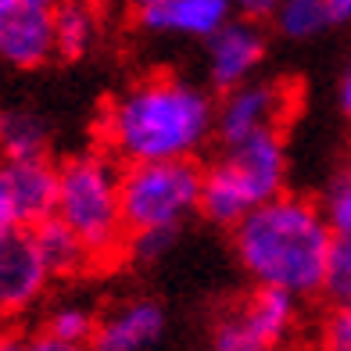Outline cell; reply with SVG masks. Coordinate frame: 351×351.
<instances>
[{
  "instance_id": "21",
  "label": "cell",
  "mask_w": 351,
  "mask_h": 351,
  "mask_svg": "<svg viewBox=\"0 0 351 351\" xmlns=\"http://www.w3.org/2000/svg\"><path fill=\"white\" fill-rule=\"evenodd\" d=\"M176 237L180 233H136V237H130L125 251H130L140 265H151V262H162L165 254L172 251Z\"/></svg>"
},
{
  "instance_id": "9",
  "label": "cell",
  "mask_w": 351,
  "mask_h": 351,
  "mask_svg": "<svg viewBox=\"0 0 351 351\" xmlns=\"http://www.w3.org/2000/svg\"><path fill=\"white\" fill-rule=\"evenodd\" d=\"M265 47L269 40L262 33V25L237 14L230 25H222L204 43V79H208V86L219 93H230L237 86L251 83V79H258Z\"/></svg>"
},
{
  "instance_id": "7",
  "label": "cell",
  "mask_w": 351,
  "mask_h": 351,
  "mask_svg": "<svg viewBox=\"0 0 351 351\" xmlns=\"http://www.w3.org/2000/svg\"><path fill=\"white\" fill-rule=\"evenodd\" d=\"M51 269L43 265L33 233L22 230L0 201V323L25 315L51 287Z\"/></svg>"
},
{
  "instance_id": "1",
  "label": "cell",
  "mask_w": 351,
  "mask_h": 351,
  "mask_svg": "<svg viewBox=\"0 0 351 351\" xmlns=\"http://www.w3.org/2000/svg\"><path fill=\"white\" fill-rule=\"evenodd\" d=\"M219 101L208 86L176 72H154L108 101L101 136L122 165L194 162L215 140Z\"/></svg>"
},
{
  "instance_id": "23",
  "label": "cell",
  "mask_w": 351,
  "mask_h": 351,
  "mask_svg": "<svg viewBox=\"0 0 351 351\" xmlns=\"http://www.w3.org/2000/svg\"><path fill=\"white\" fill-rule=\"evenodd\" d=\"M22 351H90V348L58 341V337H51L47 330H40V333H29V337H22Z\"/></svg>"
},
{
  "instance_id": "16",
  "label": "cell",
  "mask_w": 351,
  "mask_h": 351,
  "mask_svg": "<svg viewBox=\"0 0 351 351\" xmlns=\"http://www.w3.org/2000/svg\"><path fill=\"white\" fill-rule=\"evenodd\" d=\"M51 130L29 108H0V158L4 162H25V158H47Z\"/></svg>"
},
{
  "instance_id": "3",
  "label": "cell",
  "mask_w": 351,
  "mask_h": 351,
  "mask_svg": "<svg viewBox=\"0 0 351 351\" xmlns=\"http://www.w3.org/2000/svg\"><path fill=\"white\" fill-rule=\"evenodd\" d=\"M58 219L86 244L93 262L119 258L130 244L122 219V165L108 151H83L58 165Z\"/></svg>"
},
{
  "instance_id": "25",
  "label": "cell",
  "mask_w": 351,
  "mask_h": 351,
  "mask_svg": "<svg viewBox=\"0 0 351 351\" xmlns=\"http://www.w3.org/2000/svg\"><path fill=\"white\" fill-rule=\"evenodd\" d=\"M326 8H330L333 25H348L351 22V0H326Z\"/></svg>"
},
{
  "instance_id": "8",
  "label": "cell",
  "mask_w": 351,
  "mask_h": 351,
  "mask_svg": "<svg viewBox=\"0 0 351 351\" xmlns=\"http://www.w3.org/2000/svg\"><path fill=\"white\" fill-rule=\"evenodd\" d=\"M291 108H294V90L276 83V79H251V83L222 93L219 111H215L219 147L241 143L247 136H262V133H280Z\"/></svg>"
},
{
  "instance_id": "18",
  "label": "cell",
  "mask_w": 351,
  "mask_h": 351,
  "mask_svg": "<svg viewBox=\"0 0 351 351\" xmlns=\"http://www.w3.org/2000/svg\"><path fill=\"white\" fill-rule=\"evenodd\" d=\"M97 323H101V319L93 315L86 305H79V301H65V305L51 308L43 330L51 333V337H58V341L90 348L93 344V333H97Z\"/></svg>"
},
{
  "instance_id": "22",
  "label": "cell",
  "mask_w": 351,
  "mask_h": 351,
  "mask_svg": "<svg viewBox=\"0 0 351 351\" xmlns=\"http://www.w3.org/2000/svg\"><path fill=\"white\" fill-rule=\"evenodd\" d=\"M323 348L326 351H351V305H333L323 319Z\"/></svg>"
},
{
  "instance_id": "31",
  "label": "cell",
  "mask_w": 351,
  "mask_h": 351,
  "mask_svg": "<svg viewBox=\"0 0 351 351\" xmlns=\"http://www.w3.org/2000/svg\"><path fill=\"white\" fill-rule=\"evenodd\" d=\"M323 351H326V348H323Z\"/></svg>"
},
{
  "instance_id": "6",
  "label": "cell",
  "mask_w": 351,
  "mask_h": 351,
  "mask_svg": "<svg viewBox=\"0 0 351 351\" xmlns=\"http://www.w3.org/2000/svg\"><path fill=\"white\" fill-rule=\"evenodd\" d=\"M298 326V298L269 287L226 308L212 323V351H280Z\"/></svg>"
},
{
  "instance_id": "2",
  "label": "cell",
  "mask_w": 351,
  "mask_h": 351,
  "mask_svg": "<svg viewBox=\"0 0 351 351\" xmlns=\"http://www.w3.org/2000/svg\"><path fill=\"white\" fill-rule=\"evenodd\" d=\"M233 233V254L254 287L312 298L323 291L326 254L333 230L315 201L280 194L241 219Z\"/></svg>"
},
{
  "instance_id": "11",
  "label": "cell",
  "mask_w": 351,
  "mask_h": 351,
  "mask_svg": "<svg viewBox=\"0 0 351 351\" xmlns=\"http://www.w3.org/2000/svg\"><path fill=\"white\" fill-rule=\"evenodd\" d=\"M233 19H237L233 0H162V4L133 14V22L151 36L201 40V43H208Z\"/></svg>"
},
{
  "instance_id": "17",
  "label": "cell",
  "mask_w": 351,
  "mask_h": 351,
  "mask_svg": "<svg viewBox=\"0 0 351 351\" xmlns=\"http://www.w3.org/2000/svg\"><path fill=\"white\" fill-rule=\"evenodd\" d=\"M269 22H273L276 33L291 43H308L315 36H323L333 25L326 0H280Z\"/></svg>"
},
{
  "instance_id": "5",
  "label": "cell",
  "mask_w": 351,
  "mask_h": 351,
  "mask_svg": "<svg viewBox=\"0 0 351 351\" xmlns=\"http://www.w3.org/2000/svg\"><path fill=\"white\" fill-rule=\"evenodd\" d=\"M204 169L197 162L122 165V219L136 233H180L201 215Z\"/></svg>"
},
{
  "instance_id": "10",
  "label": "cell",
  "mask_w": 351,
  "mask_h": 351,
  "mask_svg": "<svg viewBox=\"0 0 351 351\" xmlns=\"http://www.w3.org/2000/svg\"><path fill=\"white\" fill-rule=\"evenodd\" d=\"M58 165L51 158H25L4 162L0 169V194L22 230H36L40 222L58 215Z\"/></svg>"
},
{
  "instance_id": "20",
  "label": "cell",
  "mask_w": 351,
  "mask_h": 351,
  "mask_svg": "<svg viewBox=\"0 0 351 351\" xmlns=\"http://www.w3.org/2000/svg\"><path fill=\"white\" fill-rule=\"evenodd\" d=\"M319 208H323L333 233H351V165L330 183V190H326V197H323Z\"/></svg>"
},
{
  "instance_id": "12",
  "label": "cell",
  "mask_w": 351,
  "mask_h": 351,
  "mask_svg": "<svg viewBox=\"0 0 351 351\" xmlns=\"http://www.w3.org/2000/svg\"><path fill=\"white\" fill-rule=\"evenodd\" d=\"M165 333V308L154 298H130L101 315L90 351H147Z\"/></svg>"
},
{
  "instance_id": "29",
  "label": "cell",
  "mask_w": 351,
  "mask_h": 351,
  "mask_svg": "<svg viewBox=\"0 0 351 351\" xmlns=\"http://www.w3.org/2000/svg\"><path fill=\"white\" fill-rule=\"evenodd\" d=\"M90 4H97V8H101V4H108V0H90Z\"/></svg>"
},
{
  "instance_id": "26",
  "label": "cell",
  "mask_w": 351,
  "mask_h": 351,
  "mask_svg": "<svg viewBox=\"0 0 351 351\" xmlns=\"http://www.w3.org/2000/svg\"><path fill=\"white\" fill-rule=\"evenodd\" d=\"M25 4H29V0H0V33H4L8 22H11V19L22 11Z\"/></svg>"
},
{
  "instance_id": "15",
  "label": "cell",
  "mask_w": 351,
  "mask_h": 351,
  "mask_svg": "<svg viewBox=\"0 0 351 351\" xmlns=\"http://www.w3.org/2000/svg\"><path fill=\"white\" fill-rule=\"evenodd\" d=\"M29 233H33V244H36L43 265L51 269L54 280H61V276H79V273H86V269L93 265V254L86 251V244L79 241V237H75L58 215L47 219V222H40V226L29 230Z\"/></svg>"
},
{
  "instance_id": "30",
  "label": "cell",
  "mask_w": 351,
  "mask_h": 351,
  "mask_svg": "<svg viewBox=\"0 0 351 351\" xmlns=\"http://www.w3.org/2000/svg\"><path fill=\"white\" fill-rule=\"evenodd\" d=\"M0 169H4V158H0Z\"/></svg>"
},
{
  "instance_id": "27",
  "label": "cell",
  "mask_w": 351,
  "mask_h": 351,
  "mask_svg": "<svg viewBox=\"0 0 351 351\" xmlns=\"http://www.w3.org/2000/svg\"><path fill=\"white\" fill-rule=\"evenodd\" d=\"M0 351H22V337L19 333H0Z\"/></svg>"
},
{
  "instance_id": "24",
  "label": "cell",
  "mask_w": 351,
  "mask_h": 351,
  "mask_svg": "<svg viewBox=\"0 0 351 351\" xmlns=\"http://www.w3.org/2000/svg\"><path fill=\"white\" fill-rule=\"evenodd\" d=\"M337 108H341V115L351 119V58L344 61L341 79H337Z\"/></svg>"
},
{
  "instance_id": "19",
  "label": "cell",
  "mask_w": 351,
  "mask_h": 351,
  "mask_svg": "<svg viewBox=\"0 0 351 351\" xmlns=\"http://www.w3.org/2000/svg\"><path fill=\"white\" fill-rule=\"evenodd\" d=\"M323 294L330 305H351V233H333V244L326 254Z\"/></svg>"
},
{
  "instance_id": "14",
  "label": "cell",
  "mask_w": 351,
  "mask_h": 351,
  "mask_svg": "<svg viewBox=\"0 0 351 351\" xmlns=\"http://www.w3.org/2000/svg\"><path fill=\"white\" fill-rule=\"evenodd\" d=\"M101 36V14L90 0H61L54 8V51L65 61L86 58Z\"/></svg>"
},
{
  "instance_id": "28",
  "label": "cell",
  "mask_w": 351,
  "mask_h": 351,
  "mask_svg": "<svg viewBox=\"0 0 351 351\" xmlns=\"http://www.w3.org/2000/svg\"><path fill=\"white\" fill-rule=\"evenodd\" d=\"M154 4H162V0H130V11H143V8H154Z\"/></svg>"
},
{
  "instance_id": "4",
  "label": "cell",
  "mask_w": 351,
  "mask_h": 351,
  "mask_svg": "<svg viewBox=\"0 0 351 351\" xmlns=\"http://www.w3.org/2000/svg\"><path fill=\"white\" fill-rule=\"evenodd\" d=\"M287 186V143L283 133L247 136L226 143L219 158L204 169L201 215L215 226L233 230L254 208H262Z\"/></svg>"
},
{
  "instance_id": "13",
  "label": "cell",
  "mask_w": 351,
  "mask_h": 351,
  "mask_svg": "<svg viewBox=\"0 0 351 351\" xmlns=\"http://www.w3.org/2000/svg\"><path fill=\"white\" fill-rule=\"evenodd\" d=\"M51 58H58L54 51V8L43 4H29L8 22V29L0 33V61L8 69H40Z\"/></svg>"
}]
</instances>
